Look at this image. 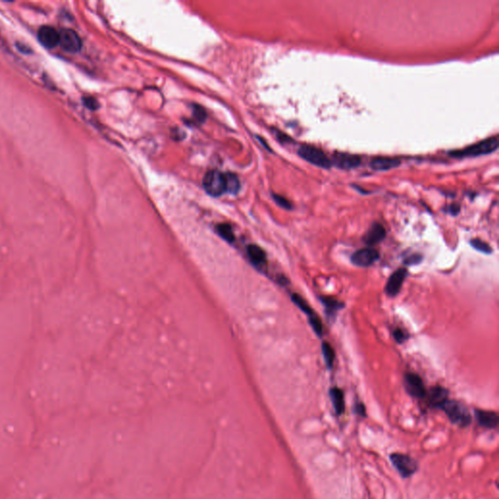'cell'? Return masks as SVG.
Segmentation results:
<instances>
[{"label": "cell", "mask_w": 499, "mask_h": 499, "mask_svg": "<svg viewBox=\"0 0 499 499\" xmlns=\"http://www.w3.org/2000/svg\"><path fill=\"white\" fill-rule=\"evenodd\" d=\"M272 197H273L274 201L276 202V204L279 205L281 208L286 209V210H291L292 209L291 203L289 202L287 198H285L284 196H281V195H278V194H272Z\"/></svg>", "instance_id": "25"}, {"label": "cell", "mask_w": 499, "mask_h": 499, "mask_svg": "<svg viewBox=\"0 0 499 499\" xmlns=\"http://www.w3.org/2000/svg\"><path fill=\"white\" fill-rule=\"evenodd\" d=\"M386 236V230L381 223L374 222L367 231L363 241L368 246H373L379 242H381Z\"/></svg>", "instance_id": "14"}, {"label": "cell", "mask_w": 499, "mask_h": 499, "mask_svg": "<svg viewBox=\"0 0 499 499\" xmlns=\"http://www.w3.org/2000/svg\"><path fill=\"white\" fill-rule=\"evenodd\" d=\"M475 417L478 421L479 425L487 429H495L499 425V416L495 412L484 411V410H476Z\"/></svg>", "instance_id": "13"}, {"label": "cell", "mask_w": 499, "mask_h": 499, "mask_svg": "<svg viewBox=\"0 0 499 499\" xmlns=\"http://www.w3.org/2000/svg\"><path fill=\"white\" fill-rule=\"evenodd\" d=\"M203 187L205 191L214 197H219L226 192L225 174L213 170L208 172L203 179Z\"/></svg>", "instance_id": "3"}, {"label": "cell", "mask_w": 499, "mask_h": 499, "mask_svg": "<svg viewBox=\"0 0 499 499\" xmlns=\"http://www.w3.org/2000/svg\"><path fill=\"white\" fill-rule=\"evenodd\" d=\"M38 40L43 46L54 48L60 44V32L52 26H42L38 30Z\"/></svg>", "instance_id": "12"}, {"label": "cell", "mask_w": 499, "mask_h": 499, "mask_svg": "<svg viewBox=\"0 0 499 499\" xmlns=\"http://www.w3.org/2000/svg\"><path fill=\"white\" fill-rule=\"evenodd\" d=\"M405 388L411 396L422 399L426 396V389L424 387L423 381L420 375L413 372H408L405 374Z\"/></svg>", "instance_id": "7"}, {"label": "cell", "mask_w": 499, "mask_h": 499, "mask_svg": "<svg viewBox=\"0 0 499 499\" xmlns=\"http://www.w3.org/2000/svg\"><path fill=\"white\" fill-rule=\"evenodd\" d=\"M330 397L335 409V412L338 416H341L344 412V395L342 389L338 387H334L330 390Z\"/></svg>", "instance_id": "17"}, {"label": "cell", "mask_w": 499, "mask_h": 499, "mask_svg": "<svg viewBox=\"0 0 499 499\" xmlns=\"http://www.w3.org/2000/svg\"><path fill=\"white\" fill-rule=\"evenodd\" d=\"M393 336H394V339L396 340V342L398 343H403L404 342L407 341V336L406 334L400 330V329H396L393 332Z\"/></svg>", "instance_id": "29"}, {"label": "cell", "mask_w": 499, "mask_h": 499, "mask_svg": "<svg viewBox=\"0 0 499 499\" xmlns=\"http://www.w3.org/2000/svg\"><path fill=\"white\" fill-rule=\"evenodd\" d=\"M470 244H471V246L473 247L474 249L477 250L478 252H481V253L487 254V255L493 253L492 247L488 243H486L485 241H483L481 239H478V238L472 239L470 241Z\"/></svg>", "instance_id": "23"}, {"label": "cell", "mask_w": 499, "mask_h": 499, "mask_svg": "<svg viewBox=\"0 0 499 499\" xmlns=\"http://www.w3.org/2000/svg\"><path fill=\"white\" fill-rule=\"evenodd\" d=\"M322 353L326 362L327 368H332L335 362V351L329 342L322 343Z\"/></svg>", "instance_id": "20"}, {"label": "cell", "mask_w": 499, "mask_h": 499, "mask_svg": "<svg viewBox=\"0 0 499 499\" xmlns=\"http://www.w3.org/2000/svg\"><path fill=\"white\" fill-rule=\"evenodd\" d=\"M390 460L403 478H410L418 470L417 461L407 454L399 452L392 453L390 455Z\"/></svg>", "instance_id": "5"}, {"label": "cell", "mask_w": 499, "mask_h": 499, "mask_svg": "<svg viewBox=\"0 0 499 499\" xmlns=\"http://www.w3.org/2000/svg\"><path fill=\"white\" fill-rule=\"evenodd\" d=\"M407 274H408L407 269L401 268L395 271L394 273L389 277L385 287L386 293L389 296H396L400 292Z\"/></svg>", "instance_id": "11"}, {"label": "cell", "mask_w": 499, "mask_h": 499, "mask_svg": "<svg viewBox=\"0 0 499 499\" xmlns=\"http://www.w3.org/2000/svg\"><path fill=\"white\" fill-rule=\"evenodd\" d=\"M460 211V206L458 204H452V205H449L447 208V213H449L450 214H457Z\"/></svg>", "instance_id": "30"}, {"label": "cell", "mask_w": 499, "mask_h": 499, "mask_svg": "<svg viewBox=\"0 0 499 499\" xmlns=\"http://www.w3.org/2000/svg\"><path fill=\"white\" fill-rule=\"evenodd\" d=\"M83 101H84V105H86L88 108H90L91 110H95L99 107V104H98L97 100L94 99L93 97L83 98Z\"/></svg>", "instance_id": "28"}, {"label": "cell", "mask_w": 499, "mask_h": 499, "mask_svg": "<svg viewBox=\"0 0 499 499\" xmlns=\"http://www.w3.org/2000/svg\"><path fill=\"white\" fill-rule=\"evenodd\" d=\"M298 155L310 164L323 168L330 169L333 166L332 160L327 156V154L320 148L312 145H301L297 151Z\"/></svg>", "instance_id": "4"}, {"label": "cell", "mask_w": 499, "mask_h": 499, "mask_svg": "<svg viewBox=\"0 0 499 499\" xmlns=\"http://www.w3.org/2000/svg\"><path fill=\"white\" fill-rule=\"evenodd\" d=\"M60 44L69 53H77L82 47L78 34L71 28H65L60 32Z\"/></svg>", "instance_id": "6"}, {"label": "cell", "mask_w": 499, "mask_h": 499, "mask_svg": "<svg viewBox=\"0 0 499 499\" xmlns=\"http://www.w3.org/2000/svg\"><path fill=\"white\" fill-rule=\"evenodd\" d=\"M356 412L358 415L362 416V417H365L366 416V409H365V406L363 404H357L356 405Z\"/></svg>", "instance_id": "31"}, {"label": "cell", "mask_w": 499, "mask_h": 499, "mask_svg": "<svg viewBox=\"0 0 499 499\" xmlns=\"http://www.w3.org/2000/svg\"><path fill=\"white\" fill-rule=\"evenodd\" d=\"M291 300L292 302L302 311L304 312L306 315L309 316L313 315L314 314V311L312 310V308L308 305V303L297 293H292L291 294Z\"/></svg>", "instance_id": "22"}, {"label": "cell", "mask_w": 499, "mask_h": 499, "mask_svg": "<svg viewBox=\"0 0 499 499\" xmlns=\"http://www.w3.org/2000/svg\"><path fill=\"white\" fill-rule=\"evenodd\" d=\"M447 389L441 387V386H435L430 389L429 395H428V401L431 407L441 409L443 404L447 400Z\"/></svg>", "instance_id": "16"}, {"label": "cell", "mask_w": 499, "mask_h": 499, "mask_svg": "<svg viewBox=\"0 0 499 499\" xmlns=\"http://www.w3.org/2000/svg\"><path fill=\"white\" fill-rule=\"evenodd\" d=\"M499 147L498 136L488 138L463 149L452 150L447 154L452 158L476 157L480 155H487L495 152Z\"/></svg>", "instance_id": "1"}, {"label": "cell", "mask_w": 499, "mask_h": 499, "mask_svg": "<svg viewBox=\"0 0 499 499\" xmlns=\"http://www.w3.org/2000/svg\"><path fill=\"white\" fill-rule=\"evenodd\" d=\"M215 231L217 234L225 240L229 244H233L235 242V235L232 230V227L227 223H219L215 226Z\"/></svg>", "instance_id": "19"}, {"label": "cell", "mask_w": 499, "mask_h": 499, "mask_svg": "<svg viewBox=\"0 0 499 499\" xmlns=\"http://www.w3.org/2000/svg\"><path fill=\"white\" fill-rule=\"evenodd\" d=\"M320 300L324 304V306H325V308L327 310V314L329 315V317H335L337 311L341 310L342 307L344 306V304L342 302L337 300V299H333L331 297L321 296Z\"/></svg>", "instance_id": "18"}, {"label": "cell", "mask_w": 499, "mask_h": 499, "mask_svg": "<svg viewBox=\"0 0 499 499\" xmlns=\"http://www.w3.org/2000/svg\"><path fill=\"white\" fill-rule=\"evenodd\" d=\"M440 410L446 413L449 421L460 427H466L471 423V417L468 410L459 402L447 399Z\"/></svg>", "instance_id": "2"}, {"label": "cell", "mask_w": 499, "mask_h": 499, "mask_svg": "<svg viewBox=\"0 0 499 499\" xmlns=\"http://www.w3.org/2000/svg\"><path fill=\"white\" fill-rule=\"evenodd\" d=\"M379 259L378 252L373 248H364L356 251L352 257L351 262L359 267H368Z\"/></svg>", "instance_id": "8"}, {"label": "cell", "mask_w": 499, "mask_h": 499, "mask_svg": "<svg viewBox=\"0 0 499 499\" xmlns=\"http://www.w3.org/2000/svg\"><path fill=\"white\" fill-rule=\"evenodd\" d=\"M247 257L251 263L260 270H263L267 264V258L265 252L258 245H248L246 248Z\"/></svg>", "instance_id": "10"}, {"label": "cell", "mask_w": 499, "mask_h": 499, "mask_svg": "<svg viewBox=\"0 0 499 499\" xmlns=\"http://www.w3.org/2000/svg\"><path fill=\"white\" fill-rule=\"evenodd\" d=\"M193 116L197 122L201 123L204 122L206 119V112L201 106L193 105Z\"/></svg>", "instance_id": "26"}, {"label": "cell", "mask_w": 499, "mask_h": 499, "mask_svg": "<svg viewBox=\"0 0 499 499\" xmlns=\"http://www.w3.org/2000/svg\"><path fill=\"white\" fill-rule=\"evenodd\" d=\"M309 323L311 328L313 329L316 335L321 338L323 336V325L321 323V320L317 317L315 313L313 315L309 316Z\"/></svg>", "instance_id": "24"}, {"label": "cell", "mask_w": 499, "mask_h": 499, "mask_svg": "<svg viewBox=\"0 0 499 499\" xmlns=\"http://www.w3.org/2000/svg\"><path fill=\"white\" fill-rule=\"evenodd\" d=\"M225 180H226V192L233 195L237 194L240 190V182L236 175L232 173H226Z\"/></svg>", "instance_id": "21"}, {"label": "cell", "mask_w": 499, "mask_h": 499, "mask_svg": "<svg viewBox=\"0 0 499 499\" xmlns=\"http://www.w3.org/2000/svg\"><path fill=\"white\" fill-rule=\"evenodd\" d=\"M362 159L358 155L337 152L334 154L332 163L343 170H351L361 165Z\"/></svg>", "instance_id": "9"}, {"label": "cell", "mask_w": 499, "mask_h": 499, "mask_svg": "<svg viewBox=\"0 0 499 499\" xmlns=\"http://www.w3.org/2000/svg\"><path fill=\"white\" fill-rule=\"evenodd\" d=\"M422 261V256L420 255V254H413L411 256H409L407 259L404 260V263L407 264V265H415V264H419V263H421Z\"/></svg>", "instance_id": "27"}, {"label": "cell", "mask_w": 499, "mask_h": 499, "mask_svg": "<svg viewBox=\"0 0 499 499\" xmlns=\"http://www.w3.org/2000/svg\"><path fill=\"white\" fill-rule=\"evenodd\" d=\"M401 161L394 157H374L369 162V167L374 171H388L400 166Z\"/></svg>", "instance_id": "15"}]
</instances>
